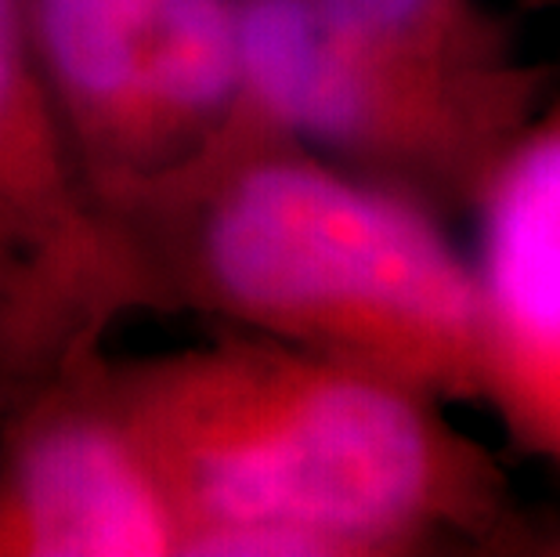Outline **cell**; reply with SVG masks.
<instances>
[{
    "label": "cell",
    "instance_id": "obj_1",
    "mask_svg": "<svg viewBox=\"0 0 560 557\" xmlns=\"http://www.w3.org/2000/svg\"><path fill=\"white\" fill-rule=\"evenodd\" d=\"M127 431L185 543L229 557L351 554L459 518L478 492L427 395L285 340L152 373Z\"/></svg>",
    "mask_w": 560,
    "mask_h": 557
},
{
    "label": "cell",
    "instance_id": "obj_2",
    "mask_svg": "<svg viewBox=\"0 0 560 557\" xmlns=\"http://www.w3.org/2000/svg\"><path fill=\"white\" fill-rule=\"evenodd\" d=\"M229 312L427 398L485 395L478 271L431 218L307 160L235 171L199 224Z\"/></svg>",
    "mask_w": 560,
    "mask_h": 557
},
{
    "label": "cell",
    "instance_id": "obj_3",
    "mask_svg": "<svg viewBox=\"0 0 560 557\" xmlns=\"http://www.w3.org/2000/svg\"><path fill=\"white\" fill-rule=\"evenodd\" d=\"M51 102L94 156L174 163L243 109L235 0H26Z\"/></svg>",
    "mask_w": 560,
    "mask_h": 557
},
{
    "label": "cell",
    "instance_id": "obj_4",
    "mask_svg": "<svg viewBox=\"0 0 560 557\" xmlns=\"http://www.w3.org/2000/svg\"><path fill=\"white\" fill-rule=\"evenodd\" d=\"M485 398L560 467V109L499 152L481 224Z\"/></svg>",
    "mask_w": 560,
    "mask_h": 557
},
{
    "label": "cell",
    "instance_id": "obj_5",
    "mask_svg": "<svg viewBox=\"0 0 560 557\" xmlns=\"http://www.w3.org/2000/svg\"><path fill=\"white\" fill-rule=\"evenodd\" d=\"M235 55L243 109L326 149L420 156L485 127L332 33L312 0H235Z\"/></svg>",
    "mask_w": 560,
    "mask_h": 557
},
{
    "label": "cell",
    "instance_id": "obj_6",
    "mask_svg": "<svg viewBox=\"0 0 560 557\" xmlns=\"http://www.w3.org/2000/svg\"><path fill=\"white\" fill-rule=\"evenodd\" d=\"M185 521L127 423L66 417L37 431L0 489V554H182Z\"/></svg>",
    "mask_w": 560,
    "mask_h": 557
},
{
    "label": "cell",
    "instance_id": "obj_7",
    "mask_svg": "<svg viewBox=\"0 0 560 557\" xmlns=\"http://www.w3.org/2000/svg\"><path fill=\"white\" fill-rule=\"evenodd\" d=\"M0 224L51 251L83 232L26 0H0Z\"/></svg>",
    "mask_w": 560,
    "mask_h": 557
},
{
    "label": "cell",
    "instance_id": "obj_8",
    "mask_svg": "<svg viewBox=\"0 0 560 557\" xmlns=\"http://www.w3.org/2000/svg\"><path fill=\"white\" fill-rule=\"evenodd\" d=\"M318 19L395 73L492 116L506 109L485 26L470 0H312Z\"/></svg>",
    "mask_w": 560,
    "mask_h": 557
}]
</instances>
